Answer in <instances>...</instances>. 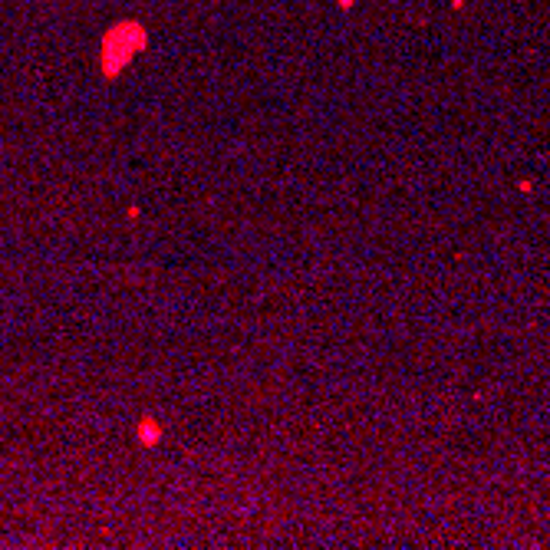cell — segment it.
Here are the masks:
<instances>
[{"instance_id":"obj_1","label":"cell","mask_w":550,"mask_h":550,"mask_svg":"<svg viewBox=\"0 0 550 550\" xmlns=\"http://www.w3.org/2000/svg\"><path fill=\"white\" fill-rule=\"evenodd\" d=\"M142 47H145V30L139 23H119L103 40V73L105 76H115Z\"/></svg>"},{"instance_id":"obj_2","label":"cell","mask_w":550,"mask_h":550,"mask_svg":"<svg viewBox=\"0 0 550 550\" xmlns=\"http://www.w3.org/2000/svg\"><path fill=\"white\" fill-rule=\"evenodd\" d=\"M161 432H165V428H161V422H159V418H149V416H145L142 422H139V428H135V435H139V442H142L145 448L159 445V442H161Z\"/></svg>"},{"instance_id":"obj_3","label":"cell","mask_w":550,"mask_h":550,"mask_svg":"<svg viewBox=\"0 0 550 550\" xmlns=\"http://www.w3.org/2000/svg\"><path fill=\"white\" fill-rule=\"evenodd\" d=\"M340 4H343V7H350V4H353V0H340Z\"/></svg>"}]
</instances>
